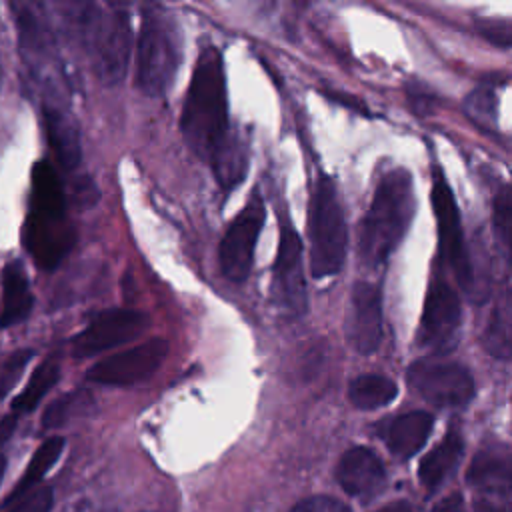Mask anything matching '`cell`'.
Returning <instances> with one entry per match:
<instances>
[{"instance_id": "1", "label": "cell", "mask_w": 512, "mask_h": 512, "mask_svg": "<svg viewBox=\"0 0 512 512\" xmlns=\"http://www.w3.org/2000/svg\"><path fill=\"white\" fill-rule=\"evenodd\" d=\"M180 128L190 150L206 162L230 132L224 68L214 46H204L196 60Z\"/></svg>"}, {"instance_id": "2", "label": "cell", "mask_w": 512, "mask_h": 512, "mask_svg": "<svg viewBox=\"0 0 512 512\" xmlns=\"http://www.w3.org/2000/svg\"><path fill=\"white\" fill-rule=\"evenodd\" d=\"M22 242L36 266L56 268L74 246V228L66 214V194L54 166L38 160L32 166L30 210Z\"/></svg>"}, {"instance_id": "3", "label": "cell", "mask_w": 512, "mask_h": 512, "mask_svg": "<svg viewBox=\"0 0 512 512\" xmlns=\"http://www.w3.org/2000/svg\"><path fill=\"white\" fill-rule=\"evenodd\" d=\"M416 212L412 176L404 168L388 170L360 224L358 256L364 266H382L404 238Z\"/></svg>"}, {"instance_id": "4", "label": "cell", "mask_w": 512, "mask_h": 512, "mask_svg": "<svg viewBox=\"0 0 512 512\" xmlns=\"http://www.w3.org/2000/svg\"><path fill=\"white\" fill-rule=\"evenodd\" d=\"M74 30L78 32L98 78L108 86L120 84L126 76L132 46L128 14L118 8L102 10L92 4L76 6Z\"/></svg>"}, {"instance_id": "5", "label": "cell", "mask_w": 512, "mask_h": 512, "mask_svg": "<svg viewBox=\"0 0 512 512\" xmlns=\"http://www.w3.org/2000/svg\"><path fill=\"white\" fill-rule=\"evenodd\" d=\"M182 40L178 24L160 8H146L136 44V86L150 98L162 96L178 72Z\"/></svg>"}, {"instance_id": "6", "label": "cell", "mask_w": 512, "mask_h": 512, "mask_svg": "<svg viewBox=\"0 0 512 512\" xmlns=\"http://www.w3.org/2000/svg\"><path fill=\"white\" fill-rule=\"evenodd\" d=\"M310 272L316 280L340 272L346 258V220L338 190L328 176H318L310 198Z\"/></svg>"}, {"instance_id": "7", "label": "cell", "mask_w": 512, "mask_h": 512, "mask_svg": "<svg viewBox=\"0 0 512 512\" xmlns=\"http://www.w3.org/2000/svg\"><path fill=\"white\" fill-rule=\"evenodd\" d=\"M18 30V46L30 76L42 86L46 102H64L66 78L44 20L28 4H12Z\"/></svg>"}, {"instance_id": "8", "label": "cell", "mask_w": 512, "mask_h": 512, "mask_svg": "<svg viewBox=\"0 0 512 512\" xmlns=\"http://www.w3.org/2000/svg\"><path fill=\"white\" fill-rule=\"evenodd\" d=\"M408 382L426 402L438 408L466 406L476 390L468 368L442 356H428L412 362L408 368Z\"/></svg>"}, {"instance_id": "9", "label": "cell", "mask_w": 512, "mask_h": 512, "mask_svg": "<svg viewBox=\"0 0 512 512\" xmlns=\"http://www.w3.org/2000/svg\"><path fill=\"white\" fill-rule=\"evenodd\" d=\"M430 200H432L436 222H438V238H440L442 258L452 268L460 286L470 290L474 286V272H472V258H470V254L466 250V242H464L458 204L454 200L450 184L446 182L444 174L438 168L434 170Z\"/></svg>"}, {"instance_id": "10", "label": "cell", "mask_w": 512, "mask_h": 512, "mask_svg": "<svg viewBox=\"0 0 512 512\" xmlns=\"http://www.w3.org/2000/svg\"><path fill=\"white\" fill-rule=\"evenodd\" d=\"M462 324V306L456 290L436 276L426 292L422 320L418 326V344L436 356L446 354L458 340Z\"/></svg>"}, {"instance_id": "11", "label": "cell", "mask_w": 512, "mask_h": 512, "mask_svg": "<svg viewBox=\"0 0 512 512\" xmlns=\"http://www.w3.org/2000/svg\"><path fill=\"white\" fill-rule=\"evenodd\" d=\"M264 220L266 206L258 194H252L220 242V268L228 280L242 282L250 274L256 240Z\"/></svg>"}, {"instance_id": "12", "label": "cell", "mask_w": 512, "mask_h": 512, "mask_svg": "<svg viewBox=\"0 0 512 512\" xmlns=\"http://www.w3.org/2000/svg\"><path fill=\"white\" fill-rule=\"evenodd\" d=\"M274 302L290 316L306 312V280L302 266V240L290 222L282 224L278 254L272 266Z\"/></svg>"}, {"instance_id": "13", "label": "cell", "mask_w": 512, "mask_h": 512, "mask_svg": "<svg viewBox=\"0 0 512 512\" xmlns=\"http://www.w3.org/2000/svg\"><path fill=\"white\" fill-rule=\"evenodd\" d=\"M148 328V316L138 310L110 308L98 312L90 324L72 338V354L88 358L138 338Z\"/></svg>"}, {"instance_id": "14", "label": "cell", "mask_w": 512, "mask_h": 512, "mask_svg": "<svg viewBox=\"0 0 512 512\" xmlns=\"http://www.w3.org/2000/svg\"><path fill=\"white\" fill-rule=\"evenodd\" d=\"M168 342L164 338H150L134 348L106 356L96 362L86 378L104 386H130L150 378L166 360Z\"/></svg>"}, {"instance_id": "15", "label": "cell", "mask_w": 512, "mask_h": 512, "mask_svg": "<svg viewBox=\"0 0 512 512\" xmlns=\"http://www.w3.org/2000/svg\"><path fill=\"white\" fill-rule=\"evenodd\" d=\"M346 340L362 356L374 354L382 340V296L370 282H356L346 314Z\"/></svg>"}, {"instance_id": "16", "label": "cell", "mask_w": 512, "mask_h": 512, "mask_svg": "<svg viewBox=\"0 0 512 512\" xmlns=\"http://www.w3.org/2000/svg\"><path fill=\"white\" fill-rule=\"evenodd\" d=\"M336 478L348 494L358 498H372L384 488L386 470L370 448L354 446L340 458Z\"/></svg>"}, {"instance_id": "17", "label": "cell", "mask_w": 512, "mask_h": 512, "mask_svg": "<svg viewBox=\"0 0 512 512\" xmlns=\"http://www.w3.org/2000/svg\"><path fill=\"white\" fill-rule=\"evenodd\" d=\"M42 120L46 128V138L56 154V160L64 170H74L82 158L80 132L74 116L68 112L66 104L46 102L42 104Z\"/></svg>"}, {"instance_id": "18", "label": "cell", "mask_w": 512, "mask_h": 512, "mask_svg": "<svg viewBox=\"0 0 512 512\" xmlns=\"http://www.w3.org/2000/svg\"><path fill=\"white\" fill-rule=\"evenodd\" d=\"M2 300H0V328H12L24 322L34 306L30 280L20 260H10L2 268Z\"/></svg>"}, {"instance_id": "19", "label": "cell", "mask_w": 512, "mask_h": 512, "mask_svg": "<svg viewBox=\"0 0 512 512\" xmlns=\"http://www.w3.org/2000/svg\"><path fill=\"white\" fill-rule=\"evenodd\" d=\"M434 426L432 414L424 410L396 416L386 428V444L400 458L414 456L428 440Z\"/></svg>"}, {"instance_id": "20", "label": "cell", "mask_w": 512, "mask_h": 512, "mask_svg": "<svg viewBox=\"0 0 512 512\" xmlns=\"http://www.w3.org/2000/svg\"><path fill=\"white\" fill-rule=\"evenodd\" d=\"M468 482L484 492H502L510 490V456L506 448L490 446L478 450L470 468Z\"/></svg>"}, {"instance_id": "21", "label": "cell", "mask_w": 512, "mask_h": 512, "mask_svg": "<svg viewBox=\"0 0 512 512\" xmlns=\"http://www.w3.org/2000/svg\"><path fill=\"white\" fill-rule=\"evenodd\" d=\"M464 452V442L456 432H448L420 462L418 476L420 482L434 490L438 488L460 464Z\"/></svg>"}, {"instance_id": "22", "label": "cell", "mask_w": 512, "mask_h": 512, "mask_svg": "<svg viewBox=\"0 0 512 512\" xmlns=\"http://www.w3.org/2000/svg\"><path fill=\"white\" fill-rule=\"evenodd\" d=\"M218 184L224 190H232L238 182H242L246 168H248V156L246 146L242 144L240 136L228 132L224 142L216 148L212 158L208 160Z\"/></svg>"}, {"instance_id": "23", "label": "cell", "mask_w": 512, "mask_h": 512, "mask_svg": "<svg viewBox=\"0 0 512 512\" xmlns=\"http://www.w3.org/2000/svg\"><path fill=\"white\" fill-rule=\"evenodd\" d=\"M510 320H512V304H510V288L506 282L492 308V314L482 338L484 348L494 358H500V360L510 358V334H512Z\"/></svg>"}, {"instance_id": "24", "label": "cell", "mask_w": 512, "mask_h": 512, "mask_svg": "<svg viewBox=\"0 0 512 512\" xmlns=\"http://www.w3.org/2000/svg\"><path fill=\"white\" fill-rule=\"evenodd\" d=\"M62 450H64V438L62 436H52V438L44 440L36 448L34 456L30 458V462H28L24 474L20 476V480L14 484L12 492L6 496V504H12L18 498H22L24 494H28L46 476V472L56 464Z\"/></svg>"}, {"instance_id": "25", "label": "cell", "mask_w": 512, "mask_h": 512, "mask_svg": "<svg viewBox=\"0 0 512 512\" xmlns=\"http://www.w3.org/2000/svg\"><path fill=\"white\" fill-rule=\"evenodd\" d=\"M396 394V382L382 374H360L348 386V400L358 410H376L388 406Z\"/></svg>"}, {"instance_id": "26", "label": "cell", "mask_w": 512, "mask_h": 512, "mask_svg": "<svg viewBox=\"0 0 512 512\" xmlns=\"http://www.w3.org/2000/svg\"><path fill=\"white\" fill-rule=\"evenodd\" d=\"M60 378V366L58 362L54 360H44L36 370L34 374L30 376L26 388L14 398L12 402V410L14 414H20V412H32L40 400L52 390V386L58 382Z\"/></svg>"}, {"instance_id": "27", "label": "cell", "mask_w": 512, "mask_h": 512, "mask_svg": "<svg viewBox=\"0 0 512 512\" xmlns=\"http://www.w3.org/2000/svg\"><path fill=\"white\" fill-rule=\"evenodd\" d=\"M94 408L92 396L86 390H74L68 392L64 396H60L58 400H54L42 416V428L50 430V428H60L64 424H68L74 418L86 416L90 410Z\"/></svg>"}, {"instance_id": "28", "label": "cell", "mask_w": 512, "mask_h": 512, "mask_svg": "<svg viewBox=\"0 0 512 512\" xmlns=\"http://www.w3.org/2000/svg\"><path fill=\"white\" fill-rule=\"evenodd\" d=\"M466 112L468 116L480 126H494L496 124V92L490 86H478L466 98Z\"/></svg>"}, {"instance_id": "29", "label": "cell", "mask_w": 512, "mask_h": 512, "mask_svg": "<svg viewBox=\"0 0 512 512\" xmlns=\"http://www.w3.org/2000/svg\"><path fill=\"white\" fill-rule=\"evenodd\" d=\"M32 350H18L12 354L6 364L0 368V402L6 398V394L14 388V384L20 380L26 364L32 360Z\"/></svg>"}, {"instance_id": "30", "label": "cell", "mask_w": 512, "mask_h": 512, "mask_svg": "<svg viewBox=\"0 0 512 512\" xmlns=\"http://www.w3.org/2000/svg\"><path fill=\"white\" fill-rule=\"evenodd\" d=\"M494 232H496L502 248L508 252V244H510V190H508V186H504L494 200Z\"/></svg>"}, {"instance_id": "31", "label": "cell", "mask_w": 512, "mask_h": 512, "mask_svg": "<svg viewBox=\"0 0 512 512\" xmlns=\"http://www.w3.org/2000/svg\"><path fill=\"white\" fill-rule=\"evenodd\" d=\"M52 502H54V494L50 488H36L24 494L22 498H18L16 502H12L14 506L8 512H50Z\"/></svg>"}, {"instance_id": "32", "label": "cell", "mask_w": 512, "mask_h": 512, "mask_svg": "<svg viewBox=\"0 0 512 512\" xmlns=\"http://www.w3.org/2000/svg\"><path fill=\"white\" fill-rule=\"evenodd\" d=\"M478 32L500 48L510 46V24L508 20H478Z\"/></svg>"}, {"instance_id": "33", "label": "cell", "mask_w": 512, "mask_h": 512, "mask_svg": "<svg viewBox=\"0 0 512 512\" xmlns=\"http://www.w3.org/2000/svg\"><path fill=\"white\" fill-rule=\"evenodd\" d=\"M290 512H350L342 502L330 496H312L298 502Z\"/></svg>"}, {"instance_id": "34", "label": "cell", "mask_w": 512, "mask_h": 512, "mask_svg": "<svg viewBox=\"0 0 512 512\" xmlns=\"http://www.w3.org/2000/svg\"><path fill=\"white\" fill-rule=\"evenodd\" d=\"M16 424H18V414H8V416L0 418V448L12 438Z\"/></svg>"}, {"instance_id": "35", "label": "cell", "mask_w": 512, "mask_h": 512, "mask_svg": "<svg viewBox=\"0 0 512 512\" xmlns=\"http://www.w3.org/2000/svg\"><path fill=\"white\" fill-rule=\"evenodd\" d=\"M62 512H102L92 500L88 498H76V500H70Z\"/></svg>"}, {"instance_id": "36", "label": "cell", "mask_w": 512, "mask_h": 512, "mask_svg": "<svg viewBox=\"0 0 512 512\" xmlns=\"http://www.w3.org/2000/svg\"><path fill=\"white\" fill-rule=\"evenodd\" d=\"M462 508V496L460 494H450L444 500H440L434 508V512H460Z\"/></svg>"}, {"instance_id": "37", "label": "cell", "mask_w": 512, "mask_h": 512, "mask_svg": "<svg viewBox=\"0 0 512 512\" xmlns=\"http://www.w3.org/2000/svg\"><path fill=\"white\" fill-rule=\"evenodd\" d=\"M324 94L330 98V100H334V102H338V104H342V106H348V108H356V110H364V106L354 98V96H350V94H342V92H330V90H324Z\"/></svg>"}, {"instance_id": "38", "label": "cell", "mask_w": 512, "mask_h": 512, "mask_svg": "<svg viewBox=\"0 0 512 512\" xmlns=\"http://www.w3.org/2000/svg\"><path fill=\"white\" fill-rule=\"evenodd\" d=\"M380 512H420V510L414 504L406 502V500H398V502H390Z\"/></svg>"}, {"instance_id": "39", "label": "cell", "mask_w": 512, "mask_h": 512, "mask_svg": "<svg viewBox=\"0 0 512 512\" xmlns=\"http://www.w3.org/2000/svg\"><path fill=\"white\" fill-rule=\"evenodd\" d=\"M472 512H508L506 508L498 506V504H490V502H480L474 506Z\"/></svg>"}, {"instance_id": "40", "label": "cell", "mask_w": 512, "mask_h": 512, "mask_svg": "<svg viewBox=\"0 0 512 512\" xmlns=\"http://www.w3.org/2000/svg\"><path fill=\"white\" fill-rule=\"evenodd\" d=\"M6 472V458L0 454V482H2V476Z\"/></svg>"}, {"instance_id": "41", "label": "cell", "mask_w": 512, "mask_h": 512, "mask_svg": "<svg viewBox=\"0 0 512 512\" xmlns=\"http://www.w3.org/2000/svg\"><path fill=\"white\" fill-rule=\"evenodd\" d=\"M0 82H2V66H0Z\"/></svg>"}]
</instances>
